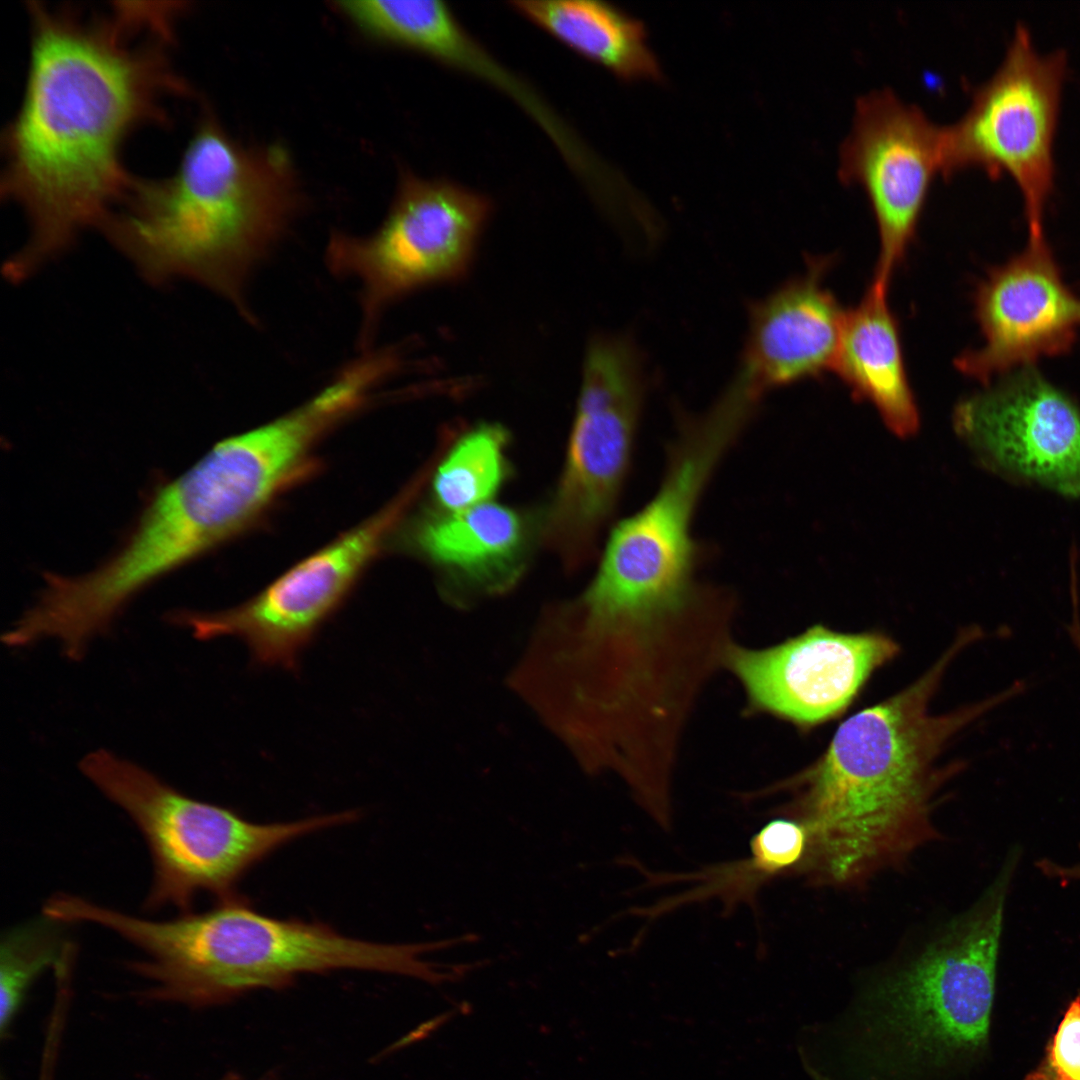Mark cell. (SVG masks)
<instances>
[{
  "mask_svg": "<svg viewBox=\"0 0 1080 1080\" xmlns=\"http://www.w3.org/2000/svg\"><path fill=\"white\" fill-rule=\"evenodd\" d=\"M976 640L963 631L910 686L843 721L825 752L790 779L788 812L808 834L803 868L817 881L855 885L935 837L936 763L950 738L988 711L1026 692L1006 689L947 714L930 702L954 657Z\"/></svg>",
  "mask_w": 1080,
  "mask_h": 1080,
  "instance_id": "obj_2",
  "label": "cell"
},
{
  "mask_svg": "<svg viewBox=\"0 0 1080 1080\" xmlns=\"http://www.w3.org/2000/svg\"><path fill=\"white\" fill-rule=\"evenodd\" d=\"M91 920L145 953L130 967L152 983L149 997L194 1007L225 1003L255 989H280L302 973L358 969L427 983L438 978V964L423 959L439 950L436 941H363L323 923L261 914L236 895L206 912L167 921L100 905Z\"/></svg>",
  "mask_w": 1080,
  "mask_h": 1080,
  "instance_id": "obj_5",
  "label": "cell"
},
{
  "mask_svg": "<svg viewBox=\"0 0 1080 1080\" xmlns=\"http://www.w3.org/2000/svg\"><path fill=\"white\" fill-rule=\"evenodd\" d=\"M898 651V644L882 633H843L814 625L764 649L733 642L724 668L741 683L749 712L809 728L845 711L871 674Z\"/></svg>",
  "mask_w": 1080,
  "mask_h": 1080,
  "instance_id": "obj_14",
  "label": "cell"
},
{
  "mask_svg": "<svg viewBox=\"0 0 1080 1080\" xmlns=\"http://www.w3.org/2000/svg\"><path fill=\"white\" fill-rule=\"evenodd\" d=\"M640 354L623 336L592 339L564 466L542 525L544 544L568 571L583 568L618 505L645 400Z\"/></svg>",
  "mask_w": 1080,
  "mask_h": 1080,
  "instance_id": "obj_8",
  "label": "cell"
},
{
  "mask_svg": "<svg viewBox=\"0 0 1080 1080\" xmlns=\"http://www.w3.org/2000/svg\"><path fill=\"white\" fill-rule=\"evenodd\" d=\"M741 433L709 411L679 422L654 494L615 525L592 581L571 600L580 613L683 620L716 612L733 600L727 589L700 578L703 551L693 524L708 484Z\"/></svg>",
  "mask_w": 1080,
  "mask_h": 1080,
  "instance_id": "obj_6",
  "label": "cell"
},
{
  "mask_svg": "<svg viewBox=\"0 0 1080 1080\" xmlns=\"http://www.w3.org/2000/svg\"><path fill=\"white\" fill-rule=\"evenodd\" d=\"M1024 1080H1080V994L1069 1003L1041 1062Z\"/></svg>",
  "mask_w": 1080,
  "mask_h": 1080,
  "instance_id": "obj_24",
  "label": "cell"
},
{
  "mask_svg": "<svg viewBox=\"0 0 1080 1080\" xmlns=\"http://www.w3.org/2000/svg\"><path fill=\"white\" fill-rule=\"evenodd\" d=\"M28 11L27 80L3 136L1 193L30 224L6 267L12 280L103 222L134 179L120 157L127 136L145 123H166L163 100L191 93L169 59L172 35L120 5L96 17L38 2Z\"/></svg>",
  "mask_w": 1080,
  "mask_h": 1080,
  "instance_id": "obj_1",
  "label": "cell"
},
{
  "mask_svg": "<svg viewBox=\"0 0 1080 1080\" xmlns=\"http://www.w3.org/2000/svg\"><path fill=\"white\" fill-rule=\"evenodd\" d=\"M1066 56L1039 53L1027 28L1017 25L1005 57L972 95L968 110L944 126L942 174L967 166L991 176L1006 171L1024 202L1029 238L1045 237L1043 218L1054 184L1053 138Z\"/></svg>",
  "mask_w": 1080,
  "mask_h": 1080,
  "instance_id": "obj_10",
  "label": "cell"
},
{
  "mask_svg": "<svg viewBox=\"0 0 1080 1080\" xmlns=\"http://www.w3.org/2000/svg\"><path fill=\"white\" fill-rule=\"evenodd\" d=\"M889 284L874 280L845 312L833 369L854 396L870 402L898 436L912 435L919 414L906 374L899 329L890 309Z\"/></svg>",
  "mask_w": 1080,
  "mask_h": 1080,
  "instance_id": "obj_18",
  "label": "cell"
},
{
  "mask_svg": "<svg viewBox=\"0 0 1080 1080\" xmlns=\"http://www.w3.org/2000/svg\"><path fill=\"white\" fill-rule=\"evenodd\" d=\"M1006 897L987 891L940 938L805 1032L814 1080H952L983 1051Z\"/></svg>",
  "mask_w": 1080,
  "mask_h": 1080,
  "instance_id": "obj_4",
  "label": "cell"
},
{
  "mask_svg": "<svg viewBox=\"0 0 1080 1080\" xmlns=\"http://www.w3.org/2000/svg\"><path fill=\"white\" fill-rule=\"evenodd\" d=\"M45 918L25 922L2 936L0 952V1028L5 1035L31 986L46 969L57 970L75 953L59 924Z\"/></svg>",
  "mask_w": 1080,
  "mask_h": 1080,
  "instance_id": "obj_22",
  "label": "cell"
},
{
  "mask_svg": "<svg viewBox=\"0 0 1080 1080\" xmlns=\"http://www.w3.org/2000/svg\"><path fill=\"white\" fill-rule=\"evenodd\" d=\"M953 423L987 471L1080 498V406L1035 367L1016 369L962 399Z\"/></svg>",
  "mask_w": 1080,
  "mask_h": 1080,
  "instance_id": "obj_12",
  "label": "cell"
},
{
  "mask_svg": "<svg viewBox=\"0 0 1080 1080\" xmlns=\"http://www.w3.org/2000/svg\"><path fill=\"white\" fill-rule=\"evenodd\" d=\"M508 443V432L495 423L478 424L450 442L433 475L439 508L456 512L488 503L507 478Z\"/></svg>",
  "mask_w": 1080,
  "mask_h": 1080,
  "instance_id": "obj_21",
  "label": "cell"
},
{
  "mask_svg": "<svg viewBox=\"0 0 1080 1080\" xmlns=\"http://www.w3.org/2000/svg\"><path fill=\"white\" fill-rule=\"evenodd\" d=\"M975 314L983 343L956 367L986 385L997 376L1069 351L1080 328V297L1064 283L1049 245L1028 238L1024 250L979 284Z\"/></svg>",
  "mask_w": 1080,
  "mask_h": 1080,
  "instance_id": "obj_15",
  "label": "cell"
},
{
  "mask_svg": "<svg viewBox=\"0 0 1080 1080\" xmlns=\"http://www.w3.org/2000/svg\"><path fill=\"white\" fill-rule=\"evenodd\" d=\"M382 30L387 41L421 52L489 83L513 98L545 130L559 150L576 135L529 85L507 70L436 0H396L386 9Z\"/></svg>",
  "mask_w": 1080,
  "mask_h": 1080,
  "instance_id": "obj_19",
  "label": "cell"
},
{
  "mask_svg": "<svg viewBox=\"0 0 1080 1080\" xmlns=\"http://www.w3.org/2000/svg\"><path fill=\"white\" fill-rule=\"evenodd\" d=\"M807 847L808 834L803 824L788 816L773 819L752 839V857L744 868L760 879L789 872L800 867Z\"/></svg>",
  "mask_w": 1080,
  "mask_h": 1080,
  "instance_id": "obj_23",
  "label": "cell"
},
{
  "mask_svg": "<svg viewBox=\"0 0 1080 1080\" xmlns=\"http://www.w3.org/2000/svg\"><path fill=\"white\" fill-rule=\"evenodd\" d=\"M944 126L890 88L859 96L840 145L838 174L862 185L879 233L874 278L884 283L901 263L934 175L942 174Z\"/></svg>",
  "mask_w": 1080,
  "mask_h": 1080,
  "instance_id": "obj_13",
  "label": "cell"
},
{
  "mask_svg": "<svg viewBox=\"0 0 1080 1080\" xmlns=\"http://www.w3.org/2000/svg\"><path fill=\"white\" fill-rule=\"evenodd\" d=\"M223 1080H235V1078L233 1076H230V1077L224 1078Z\"/></svg>",
  "mask_w": 1080,
  "mask_h": 1080,
  "instance_id": "obj_26",
  "label": "cell"
},
{
  "mask_svg": "<svg viewBox=\"0 0 1080 1080\" xmlns=\"http://www.w3.org/2000/svg\"><path fill=\"white\" fill-rule=\"evenodd\" d=\"M1037 866L1043 874L1056 879L1061 885H1066L1072 881H1080V861L1073 865L1063 866L1049 859H1042L1037 863Z\"/></svg>",
  "mask_w": 1080,
  "mask_h": 1080,
  "instance_id": "obj_25",
  "label": "cell"
},
{
  "mask_svg": "<svg viewBox=\"0 0 1080 1080\" xmlns=\"http://www.w3.org/2000/svg\"><path fill=\"white\" fill-rule=\"evenodd\" d=\"M421 486L414 480L377 514L238 606L215 612L176 611L170 621L189 628L199 640L236 637L259 665L295 669L304 649L341 605Z\"/></svg>",
  "mask_w": 1080,
  "mask_h": 1080,
  "instance_id": "obj_11",
  "label": "cell"
},
{
  "mask_svg": "<svg viewBox=\"0 0 1080 1080\" xmlns=\"http://www.w3.org/2000/svg\"><path fill=\"white\" fill-rule=\"evenodd\" d=\"M483 194L446 179L403 172L383 223L366 236L334 233L328 269L358 283V346L371 341L384 311L421 288L462 277L491 216Z\"/></svg>",
  "mask_w": 1080,
  "mask_h": 1080,
  "instance_id": "obj_9",
  "label": "cell"
},
{
  "mask_svg": "<svg viewBox=\"0 0 1080 1080\" xmlns=\"http://www.w3.org/2000/svg\"><path fill=\"white\" fill-rule=\"evenodd\" d=\"M816 260L750 310L744 351L729 383L760 403L769 391L833 369L845 312Z\"/></svg>",
  "mask_w": 1080,
  "mask_h": 1080,
  "instance_id": "obj_16",
  "label": "cell"
},
{
  "mask_svg": "<svg viewBox=\"0 0 1080 1080\" xmlns=\"http://www.w3.org/2000/svg\"><path fill=\"white\" fill-rule=\"evenodd\" d=\"M123 203L99 227L147 280H195L255 321L248 281L300 205L283 148H245L206 114L175 171L134 177Z\"/></svg>",
  "mask_w": 1080,
  "mask_h": 1080,
  "instance_id": "obj_3",
  "label": "cell"
},
{
  "mask_svg": "<svg viewBox=\"0 0 1080 1080\" xmlns=\"http://www.w3.org/2000/svg\"><path fill=\"white\" fill-rule=\"evenodd\" d=\"M414 551L455 583L481 594L509 590L520 578L530 542L518 511L484 503L428 514L408 532Z\"/></svg>",
  "mask_w": 1080,
  "mask_h": 1080,
  "instance_id": "obj_17",
  "label": "cell"
},
{
  "mask_svg": "<svg viewBox=\"0 0 1080 1080\" xmlns=\"http://www.w3.org/2000/svg\"><path fill=\"white\" fill-rule=\"evenodd\" d=\"M513 9L578 55L625 80H658L661 70L643 25L594 0H518Z\"/></svg>",
  "mask_w": 1080,
  "mask_h": 1080,
  "instance_id": "obj_20",
  "label": "cell"
},
{
  "mask_svg": "<svg viewBox=\"0 0 1080 1080\" xmlns=\"http://www.w3.org/2000/svg\"><path fill=\"white\" fill-rule=\"evenodd\" d=\"M81 772L121 807L143 834L153 861L147 909L189 913L195 896H235L253 865L295 838L353 821L356 811L292 822L255 823L231 809L181 793L141 766L105 749L88 753Z\"/></svg>",
  "mask_w": 1080,
  "mask_h": 1080,
  "instance_id": "obj_7",
  "label": "cell"
}]
</instances>
